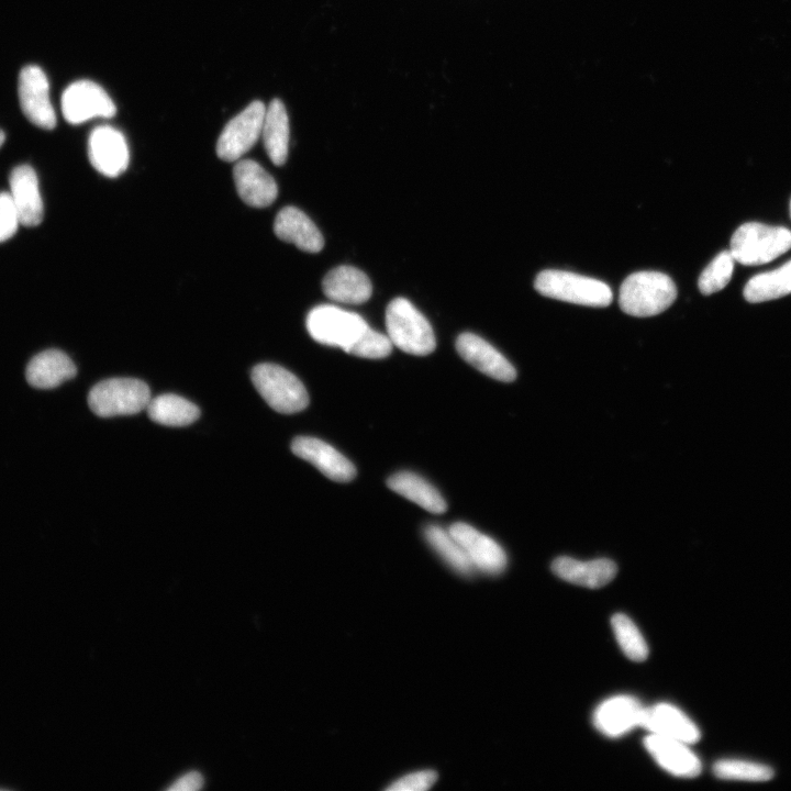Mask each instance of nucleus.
I'll return each mask as SVG.
<instances>
[{"instance_id":"obj_1","label":"nucleus","mask_w":791,"mask_h":791,"mask_svg":"<svg viewBox=\"0 0 791 791\" xmlns=\"http://www.w3.org/2000/svg\"><path fill=\"white\" fill-rule=\"evenodd\" d=\"M677 297L672 279L658 271L630 275L620 288L619 303L626 314L644 317L667 310Z\"/></svg>"},{"instance_id":"obj_2","label":"nucleus","mask_w":791,"mask_h":791,"mask_svg":"<svg viewBox=\"0 0 791 791\" xmlns=\"http://www.w3.org/2000/svg\"><path fill=\"white\" fill-rule=\"evenodd\" d=\"M387 335L404 353L424 356L436 347L433 328L426 317L404 298H396L386 309Z\"/></svg>"},{"instance_id":"obj_3","label":"nucleus","mask_w":791,"mask_h":791,"mask_svg":"<svg viewBox=\"0 0 791 791\" xmlns=\"http://www.w3.org/2000/svg\"><path fill=\"white\" fill-rule=\"evenodd\" d=\"M791 248V231L757 222L740 225L731 238V254L742 265L769 263Z\"/></svg>"},{"instance_id":"obj_4","label":"nucleus","mask_w":791,"mask_h":791,"mask_svg":"<svg viewBox=\"0 0 791 791\" xmlns=\"http://www.w3.org/2000/svg\"><path fill=\"white\" fill-rule=\"evenodd\" d=\"M534 287L545 297L589 307H606L613 299L611 288L603 281L564 270L541 271Z\"/></svg>"},{"instance_id":"obj_5","label":"nucleus","mask_w":791,"mask_h":791,"mask_svg":"<svg viewBox=\"0 0 791 791\" xmlns=\"http://www.w3.org/2000/svg\"><path fill=\"white\" fill-rule=\"evenodd\" d=\"M368 327L359 314L332 304L314 307L307 316V330L314 341L348 354Z\"/></svg>"},{"instance_id":"obj_6","label":"nucleus","mask_w":791,"mask_h":791,"mask_svg":"<svg viewBox=\"0 0 791 791\" xmlns=\"http://www.w3.org/2000/svg\"><path fill=\"white\" fill-rule=\"evenodd\" d=\"M151 400L148 386L134 378H111L91 388L88 404L101 417L131 415L146 409Z\"/></svg>"},{"instance_id":"obj_7","label":"nucleus","mask_w":791,"mask_h":791,"mask_svg":"<svg viewBox=\"0 0 791 791\" xmlns=\"http://www.w3.org/2000/svg\"><path fill=\"white\" fill-rule=\"evenodd\" d=\"M250 377L255 389L275 411L291 414L308 406L309 396L303 383L283 367L259 364Z\"/></svg>"},{"instance_id":"obj_8","label":"nucleus","mask_w":791,"mask_h":791,"mask_svg":"<svg viewBox=\"0 0 791 791\" xmlns=\"http://www.w3.org/2000/svg\"><path fill=\"white\" fill-rule=\"evenodd\" d=\"M266 105L253 101L227 122L218 143L216 154L224 161H237L261 136Z\"/></svg>"},{"instance_id":"obj_9","label":"nucleus","mask_w":791,"mask_h":791,"mask_svg":"<svg viewBox=\"0 0 791 791\" xmlns=\"http://www.w3.org/2000/svg\"><path fill=\"white\" fill-rule=\"evenodd\" d=\"M62 112L70 124L112 118L116 108L110 96L91 80H78L70 83L62 94Z\"/></svg>"},{"instance_id":"obj_10","label":"nucleus","mask_w":791,"mask_h":791,"mask_svg":"<svg viewBox=\"0 0 791 791\" xmlns=\"http://www.w3.org/2000/svg\"><path fill=\"white\" fill-rule=\"evenodd\" d=\"M18 92L22 112L32 124L44 130L56 126V114L49 99V83L38 66L29 65L21 70Z\"/></svg>"},{"instance_id":"obj_11","label":"nucleus","mask_w":791,"mask_h":791,"mask_svg":"<svg viewBox=\"0 0 791 791\" xmlns=\"http://www.w3.org/2000/svg\"><path fill=\"white\" fill-rule=\"evenodd\" d=\"M88 157L92 167L101 175L110 178L120 176L130 161L124 135L111 125L94 127L88 138Z\"/></svg>"},{"instance_id":"obj_12","label":"nucleus","mask_w":791,"mask_h":791,"mask_svg":"<svg viewBox=\"0 0 791 791\" xmlns=\"http://www.w3.org/2000/svg\"><path fill=\"white\" fill-rule=\"evenodd\" d=\"M448 531L460 544L475 569L489 575H498L505 569V552L494 539L461 522L452 524Z\"/></svg>"},{"instance_id":"obj_13","label":"nucleus","mask_w":791,"mask_h":791,"mask_svg":"<svg viewBox=\"0 0 791 791\" xmlns=\"http://www.w3.org/2000/svg\"><path fill=\"white\" fill-rule=\"evenodd\" d=\"M460 357L482 374L503 382L516 378L513 365L491 344L472 333H461L456 339Z\"/></svg>"},{"instance_id":"obj_14","label":"nucleus","mask_w":791,"mask_h":791,"mask_svg":"<svg viewBox=\"0 0 791 791\" xmlns=\"http://www.w3.org/2000/svg\"><path fill=\"white\" fill-rule=\"evenodd\" d=\"M292 453L316 467L324 476L338 482L355 478L354 465L333 446L310 436H298L291 444Z\"/></svg>"},{"instance_id":"obj_15","label":"nucleus","mask_w":791,"mask_h":791,"mask_svg":"<svg viewBox=\"0 0 791 791\" xmlns=\"http://www.w3.org/2000/svg\"><path fill=\"white\" fill-rule=\"evenodd\" d=\"M644 745L654 760L667 772L680 778L700 775L702 765L688 744L660 735L649 734Z\"/></svg>"},{"instance_id":"obj_16","label":"nucleus","mask_w":791,"mask_h":791,"mask_svg":"<svg viewBox=\"0 0 791 791\" xmlns=\"http://www.w3.org/2000/svg\"><path fill=\"white\" fill-rule=\"evenodd\" d=\"M639 726L650 734L678 739L688 745L697 743L701 737L699 727L678 708L668 703L644 708Z\"/></svg>"},{"instance_id":"obj_17","label":"nucleus","mask_w":791,"mask_h":791,"mask_svg":"<svg viewBox=\"0 0 791 791\" xmlns=\"http://www.w3.org/2000/svg\"><path fill=\"white\" fill-rule=\"evenodd\" d=\"M644 706L631 695H615L597 706L592 722L608 737H620L639 726Z\"/></svg>"},{"instance_id":"obj_18","label":"nucleus","mask_w":791,"mask_h":791,"mask_svg":"<svg viewBox=\"0 0 791 791\" xmlns=\"http://www.w3.org/2000/svg\"><path fill=\"white\" fill-rule=\"evenodd\" d=\"M9 183V194L21 225H38L43 220L44 208L35 170L30 165H19L12 169Z\"/></svg>"},{"instance_id":"obj_19","label":"nucleus","mask_w":791,"mask_h":791,"mask_svg":"<svg viewBox=\"0 0 791 791\" xmlns=\"http://www.w3.org/2000/svg\"><path fill=\"white\" fill-rule=\"evenodd\" d=\"M235 187L241 199L254 208L270 205L278 194L274 178L258 163L241 159L233 169Z\"/></svg>"},{"instance_id":"obj_20","label":"nucleus","mask_w":791,"mask_h":791,"mask_svg":"<svg viewBox=\"0 0 791 791\" xmlns=\"http://www.w3.org/2000/svg\"><path fill=\"white\" fill-rule=\"evenodd\" d=\"M274 231L279 239L292 243L308 253H317L324 245L323 236L316 225L294 207H285L278 212Z\"/></svg>"},{"instance_id":"obj_21","label":"nucleus","mask_w":791,"mask_h":791,"mask_svg":"<svg viewBox=\"0 0 791 791\" xmlns=\"http://www.w3.org/2000/svg\"><path fill=\"white\" fill-rule=\"evenodd\" d=\"M552 570L565 581L597 589L608 584L615 577L617 568L614 561L606 558L581 561L561 556L553 561Z\"/></svg>"},{"instance_id":"obj_22","label":"nucleus","mask_w":791,"mask_h":791,"mask_svg":"<svg viewBox=\"0 0 791 791\" xmlns=\"http://www.w3.org/2000/svg\"><path fill=\"white\" fill-rule=\"evenodd\" d=\"M324 294L337 302L359 304L366 302L372 292L369 278L353 266H338L330 270L322 281Z\"/></svg>"},{"instance_id":"obj_23","label":"nucleus","mask_w":791,"mask_h":791,"mask_svg":"<svg viewBox=\"0 0 791 791\" xmlns=\"http://www.w3.org/2000/svg\"><path fill=\"white\" fill-rule=\"evenodd\" d=\"M73 360L59 349H46L35 355L27 364V382L38 389H53L75 377Z\"/></svg>"},{"instance_id":"obj_24","label":"nucleus","mask_w":791,"mask_h":791,"mask_svg":"<svg viewBox=\"0 0 791 791\" xmlns=\"http://www.w3.org/2000/svg\"><path fill=\"white\" fill-rule=\"evenodd\" d=\"M289 135L287 110L279 99H274L266 107L260 137L268 157L276 166H281L287 160Z\"/></svg>"},{"instance_id":"obj_25","label":"nucleus","mask_w":791,"mask_h":791,"mask_svg":"<svg viewBox=\"0 0 791 791\" xmlns=\"http://www.w3.org/2000/svg\"><path fill=\"white\" fill-rule=\"evenodd\" d=\"M388 487L408 500L416 503L424 510L441 514L447 509L446 501L441 493L426 480L409 471L392 475Z\"/></svg>"},{"instance_id":"obj_26","label":"nucleus","mask_w":791,"mask_h":791,"mask_svg":"<svg viewBox=\"0 0 791 791\" xmlns=\"http://www.w3.org/2000/svg\"><path fill=\"white\" fill-rule=\"evenodd\" d=\"M146 410L152 421L166 426H186L200 416L194 403L172 393L151 398Z\"/></svg>"},{"instance_id":"obj_27","label":"nucleus","mask_w":791,"mask_h":791,"mask_svg":"<svg viewBox=\"0 0 791 791\" xmlns=\"http://www.w3.org/2000/svg\"><path fill=\"white\" fill-rule=\"evenodd\" d=\"M791 293V260L777 269L758 274L744 287L748 302L759 303Z\"/></svg>"},{"instance_id":"obj_28","label":"nucleus","mask_w":791,"mask_h":791,"mask_svg":"<svg viewBox=\"0 0 791 791\" xmlns=\"http://www.w3.org/2000/svg\"><path fill=\"white\" fill-rule=\"evenodd\" d=\"M425 538L431 547L456 571L465 576L474 571L465 550L455 537L439 526L430 525L424 531Z\"/></svg>"},{"instance_id":"obj_29","label":"nucleus","mask_w":791,"mask_h":791,"mask_svg":"<svg viewBox=\"0 0 791 791\" xmlns=\"http://www.w3.org/2000/svg\"><path fill=\"white\" fill-rule=\"evenodd\" d=\"M611 626L616 642L627 658L643 661L648 656V646L635 623L625 614L612 616Z\"/></svg>"},{"instance_id":"obj_30","label":"nucleus","mask_w":791,"mask_h":791,"mask_svg":"<svg viewBox=\"0 0 791 791\" xmlns=\"http://www.w3.org/2000/svg\"><path fill=\"white\" fill-rule=\"evenodd\" d=\"M713 772L718 779L764 782L773 777V770L762 764L742 760L722 759L715 762Z\"/></svg>"},{"instance_id":"obj_31","label":"nucleus","mask_w":791,"mask_h":791,"mask_svg":"<svg viewBox=\"0 0 791 791\" xmlns=\"http://www.w3.org/2000/svg\"><path fill=\"white\" fill-rule=\"evenodd\" d=\"M734 257L724 250L701 272L698 287L702 294L709 296L722 290L729 282L734 270Z\"/></svg>"},{"instance_id":"obj_32","label":"nucleus","mask_w":791,"mask_h":791,"mask_svg":"<svg viewBox=\"0 0 791 791\" xmlns=\"http://www.w3.org/2000/svg\"><path fill=\"white\" fill-rule=\"evenodd\" d=\"M391 350L392 343L388 335L369 326L349 354L363 358L379 359L387 357Z\"/></svg>"},{"instance_id":"obj_33","label":"nucleus","mask_w":791,"mask_h":791,"mask_svg":"<svg viewBox=\"0 0 791 791\" xmlns=\"http://www.w3.org/2000/svg\"><path fill=\"white\" fill-rule=\"evenodd\" d=\"M20 224L19 214L9 192H0V243L10 239Z\"/></svg>"},{"instance_id":"obj_34","label":"nucleus","mask_w":791,"mask_h":791,"mask_svg":"<svg viewBox=\"0 0 791 791\" xmlns=\"http://www.w3.org/2000/svg\"><path fill=\"white\" fill-rule=\"evenodd\" d=\"M437 780V773L433 770H423L403 776L394 781L386 790L390 791H425Z\"/></svg>"},{"instance_id":"obj_35","label":"nucleus","mask_w":791,"mask_h":791,"mask_svg":"<svg viewBox=\"0 0 791 791\" xmlns=\"http://www.w3.org/2000/svg\"><path fill=\"white\" fill-rule=\"evenodd\" d=\"M203 786V778L199 772H189L177 779L168 790L171 791H193L199 790Z\"/></svg>"},{"instance_id":"obj_36","label":"nucleus","mask_w":791,"mask_h":791,"mask_svg":"<svg viewBox=\"0 0 791 791\" xmlns=\"http://www.w3.org/2000/svg\"><path fill=\"white\" fill-rule=\"evenodd\" d=\"M4 138H5V135H4L3 131L0 130V147L2 146V144L4 142Z\"/></svg>"},{"instance_id":"obj_37","label":"nucleus","mask_w":791,"mask_h":791,"mask_svg":"<svg viewBox=\"0 0 791 791\" xmlns=\"http://www.w3.org/2000/svg\"><path fill=\"white\" fill-rule=\"evenodd\" d=\"M790 216H791V202H790Z\"/></svg>"}]
</instances>
